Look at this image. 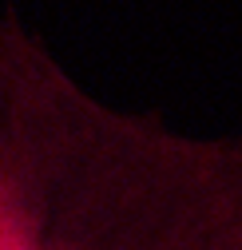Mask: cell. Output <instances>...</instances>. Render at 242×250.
<instances>
[{"label":"cell","mask_w":242,"mask_h":250,"mask_svg":"<svg viewBox=\"0 0 242 250\" xmlns=\"http://www.w3.org/2000/svg\"><path fill=\"white\" fill-rule=\"evenodd\" d=\"M24 223H0V250L4 246H12V238H16V230H20ZM28 246H36V238H24V246L20 250H28Z\"/></svg>","instance_id":"6da1fadb"}]
</instances>
